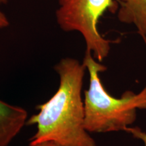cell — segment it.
I'll return each mask as SVG.
<instances>
[{
	"label": "cell",
	"mask_w": 146,
	"mask_h": 146,
	"mask_svg": "<svg viewBox=\"0 0 146 146\" xmlns=\"http://www.w3.org/2000/svg\"><path fill=\"white\" fill-rule=\"evenodd\" d=\"M54 69L60 77L57 91L39 105V112L27 120L36 125L31 144L54 141L62 146H96L85 129V109L81 91L86 68L76 59H62Z\"/></svg>",
	"instance_id": "cell-1"
},
{
	"label": "cell",
	"mask_w": 146,
	"mask_h": 146,
	"mask_svg": "<svg viewBox=\"0 0 146 146\" xmlns=\"http://www.w3.org/2000/svg\"><path fill=\"white\" fill-rule=\"evenodd\" d=\"M8 0H0V4H6ZM10 25L9 20L3 12L0 10V29H4Z\"/></svg>",
	"instance_id": "cell-7"
},
{
	"label": "cell",
	"mask_w": 146,
	"mask_h": 146,
	"mask_svg": "<svg viewBox=\"0 0 146 146\" xmlns=\"http://www.w3.org/2000/svg\"><path fill=\"white\" fill-rule=\"evenodd\" d=\"M118 9L117 0H59L56 21L64 31L80 33L86 51L101 62L109 55L111 43L118 41L105 39L98 31V22L106 12L116 14Z\"/></svg>",
	"instance_id": "cell-3"
},
{
	"label": "cell",
	"mask_w": 146,
	"mask_h": 146,
	"mask_svg": "<svg viewBox=\"0 0 146 146\" xmlns=\"http://www.w3.org/2000/svg\"><path fill=\"white\" fill-rule=\"evenodd\" d=\"M83 64L89 74L83 100L85 129L89 133L127 132L135 122L138 110H146V85L137 94L128 90L120 98H114L106 90L100 77L107 67L87 51Z\"/></svg>",
	"instance_id": "cell-2"
},
{
	"label": "cell",
	"mask_w": 146,
	"mask_h": 146,
	"mask_svg": "<svg viewBox=\"0 0 146 146\" xmlns=\"http://www.w3.org/2000/svg\"><path fill=\"white\" fill-rule=\"evenodd\" d=\"M127 133H130L133 137L141 140L143 146H146V133L138 127H130L127 129Z\"/></svg>",
	"instance_id": "cell-6"
},
{
	"label": "cell",
	"mask_w": 146,
	"mask_h": 146,
	"mask_svg": "<svg viewBox=\"0 0 146 146\" xmlns=\"http://www.w3.org/2000/svg\"><path fill=\"white\" fill-rule=\"evenodd\" d=\"M29 146H62L60 144H58L56 142L54 141H43L40 142V143H35V144H31Z\"/></svg>",
	"instance_id": "cell-8"
},
{
	"label": "cell",
	"mask_w": 146,
	"mask_h": 146,
	"mask_svg": "<svg viewBox=\"0 0 146 146\" xmlns=\"http://www.w3.org/2000/svg\"><path fill=\"white\" fill-rule=\"evenodd\" d=\"M27 112L0 100V146H8L27 122Z\"/></svg>",
	"instance_id": "cell-4"
},
{
	"label": "cell",
	"mask_w": 146,
	"mask_h": 146,
	"mask_svg": "<svg viewBox=\"0 0 146 146\" xmlns=\"http://www.w3.org/2000/svg\"><path fill=\"white\" fill-rule=\"evenodd\" d=\"M120 23L133 25L146 43V0H117Z\"/></svg>",
	"instance_id": "cell-5"
}]
</instances>
